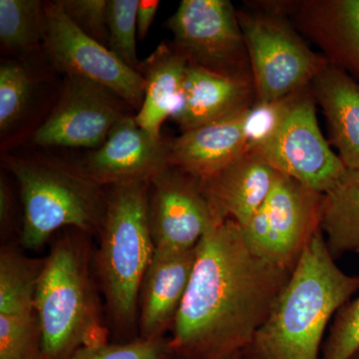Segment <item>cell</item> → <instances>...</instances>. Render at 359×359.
Wrapping results in <instances>:
<instances>
[{
    "mask_svg": "<svg viewBox=\"0 0 359 359\" xmlns=\"http://www.w3.org/2000/svg\"><path fill=\"white\" fill-rule=\"evenodd\" d=\"M290 273L252 254L236 222L212 228L196 245L192 276L172 327L174 356L243 355Z\"/></svg>",
    "mask_w": 359,
    "mask_h": 359,
    "instance_id": "6da1fadb",
    "label": "cell"
},
{
    "mask_svg": "<svg viewBox=\"0 0 359 359\" xmlns=\"http://www.w3.org/2000/svg\"><path fill=\"white\" fill-rule=\"evenodd\" d=\"M358 292L359 276L348 275L337 266L320 230L302 252L243 356L320 359L328 325Z\"/></svg>",
    "mask_w": 359,
    "mask_h": 359,
    "instance_id": "7a4b0ae2",
    "label": "cell"
},
{
    "mask_svg": "<svg viewBox=\"0 0 359 359\" xmlns=\"http://www.w3.org/2000/svg\"><path fill=\"white\" fill-rule=\"evenodd\" d=\"M85 244L66 236L44 259L35 308L45 359H67L81 347L106 341Z\"/></svg>",
    "mask_w": 359,
    "mask_h": 359,
    "instance_id": "3957f363",
    "label": "cell"
},
{
    "mask_svg": "<svg viewBox=\"0 0 359 359\" xmlns=\"http://www.w3.org/2000/svg\"><path fill=\"white\" fill-rule=\"evenodd\" d=\"M18 180L23 204L21 244L39 250L59 229L100 231L107 195L81 166L42 157L4 158Z\"/></svg>",
    "mask_w": 359,
    "mask_h": 359,
    "instance_id": "277c9868",
    "label": "cell"
},
{
    "mask_svg": "<svg viewBox=\"0 0 359 359\" xmlns=\"http://www.w3.org/2000/svg\"><path fill=\"white\" fill-rule=\"evenodd\" d=\"M149 188L150 182L110 187L99 231L97 269L111 318L121 328L136 321L142 282L154 255Z\"/></svg>",
    "mask_w": 359,
    "mask_h": 359,
    "instance_id": "5b68a950",
    "label": "cell"
},
{
    "mask_svg": "<svg viewBox=\"0 0 359 359\" xmlns=\"http://www.w3.org/2000/svg\"><path fill=\"white\" fill-rule=\"evenodd\" d=\"M252 149L278 173L323 195L346 171L321 134L309 86L276 103L273 121Z\"/></svg>",
    "mask_w": 359,
    "mask_h": 359,
    "instance_id": "8992f818",
    "label": "cell"
},
{
    "mask_svg": "<svg viewBox=\"0 0 359 359\" xmlns=\"http://www.w3.org/2000/svg\"><path fill=\"white\" fill-rule=\"evenodd\" d=\"M237 13L252 68L256 104L269 105L306 88L330 65L283 18L268 13Z\"/></svg>",
    "mask_w": 359,
    "mask_h": 359,
    "instance_id": "52a82bcc",
    "label": "cell"
},
{
    "mask_svg": "<svg viewBox=\"0 0 359 359\" xmlns=\"http://www.w3.org/2000/svg\"><path fill=\"white\" fill-rule=\"evenodd\" d=\"M323 196L276 172L268 198L242 228L250 252L292 271L304 250L320 231Z\"/></svg>",
    "mask_w": 359,
    "mask_h": 359,
    "instance_id": "ba28073f",
    "label": "cell"
},
{
    "mask_svg": "<svg viewBox=\"0 0 359 359\" xmlns=\"http://www.w3.org/2000/svg\"><path fill=\"white\" fill-rule=\"evenodd\" d=\"M167 27L189 65L254 81L238 13L228 0H183Z\"/></svg>",
    "mask_w": 359,
    "mask_h": 359,
    "instance_id": "9c48e42d",
    "label": "cell"
},
{
    "mask_svg": "<svg viewBox=\"0 0 359 359\" xmlns=\"http://www.w3.org/2000/svg\"><path fill=\"white\" fill-rule=\"evenodd\" d=\"M43 47L56 68L67 77L90 80L109 89L135 110H140L145 81L107 46L80 30L57 1H45Z\"/></svg>",
    "mask_w": 359,
    "mask_h": 359,
    "instance_id": "30bf717a",
    "label": "cell"
},
{
    "mask_svg": "<svg viewBox=\"0 0 359 359\" xmlns=\"http://www.w3.org/2000/svg\"><path fill=\"white\" fill-rule=\"evenodd\" d=\"M128 104L109 89L67 77L54 109L32 136L41 147H100L116 124L129 115Z\"/></svg>",
    "mask_w": 359,
    "mask_h": 359,
    "instance_id": "8fae6325",
    "label": "cell"
},
{
    "mask_svg": "<svg viewBox=\"0 0 359 359\" xmlns=\"http://www.w3.org/2000/svg\"><path fill=\"white\" fill-rule=\"evenodd\" d=\"M148 209L155 250L195 249L203 236L222 224L201 180L175 166L151 180Z\"/></svg>",
    "mask_w": 359,
    "mask_h": 359,
    "instance_id": "7c38bea8",
    "label": "cell"
},
{
    "mask_svg": "<svg viewBox=\"0 0 359 359\" xmlns=\"http://www.w3.org/2000/svg\"><path fill=\"white\" fill-rule=\"evenodd\" d=\"M172 139L153 136L135 116H125L102 145L85 158L81 166L99 185L151 182L170 165Z\"/></svg>",
    "mask_w": 359,
    "mask_h": 359,
    "instance_id": "4fadbf2b",
    "label": "cell"
},
{
    "mask_svg": "<svg viewBox=\"0 0 359 359\" xmlns=\"http://www.w3.org/2000/svg\"><path fill=\"white\" fill-rule=\"evenodd\" d=\"M252 107L172 139L170 165L205 181L233 164L252 149Z\"/></svg>",
    "mask_w": 359,
    "mask_h": 359,
    "instance_id": "5bb4252c",
    "label": "cell"
},
{
    "mask_svg": "<svg viewBox=\"0 0 359 359\" xmlns=\"http://www.w3.org/2000/svg\"><path fill=\"white\" fill-rule=\"evenodd\" d=\"M195 249L184 252L154 250L142 282L138 301L140 337H164L173 327L195 264Z\"/></svg>",
    "mask_w": 359,
    "mask_h": 359,
    "instance_id": "9a60e30c",
    "label": "cell"
},
{
    "mask_svg": "<svg viewBox=\"0 0 359 359\" xmlns=\"http://www.w3.org/2000/svg\"><path fill=\"white\" fill-rule=\"evenodd\" d=\"M254 98L257 100L254 81L189 65L181 100L171 118L184 133L250 109L256 104Z\"/></svg>",
    "mask_w": 359,
    "mask_h": 359,
    "instance_id": "2e32d148",
    "label": "cell"
},
{
    "mask_svg": "<svg viewBox=\"0 0 359 359\" xmlns=\"http://www.w3.org/2000/svg\"><path fill=\"white\" fill-rule=\"evenodd\" d=\"M276 171L254 149L202 182L203 189L221 223L231 219L241 228L249 223L268 198Z\"/></svg>",
    "mask_w": 359,
    "mask_h": 359,
    "instance_id": "e0dca14e",
    "label": "cell"
},
{
    "mask_svg": "<svg viewBox=\"0 0 359 359\" xmlns=\"http://www.w3.org/2000/svg\"><path fill=\"white\" fill-rule=\"evenodd\" d=\"M323 108L330 141L346 169H359V83L342 68L330 65L311 84Z\"/></svg>",
    "mask_w": 359,
    "mask_h": 359,
    "instance_id": "ac0fdd59",
    "label": "cell"
},
{
    "mask_svg": "<svg viewBox=\"0 0 359 359\" xmlns=\"http://www.w3.org/2000/svg\"><path fill=\"white\" fill-rule=\"evenodd\" d=\"M188 65L173 45L167 43H161L141 62L138 72L145 81V90L143 103L135 117L153 136H162L163 124L178 108Z\"/></svg>",
    "mask_w": 359,
    "mask_h": 359,
    "instance_id": "d6986e66",
    "label": "cell"
},
{
    "mask_svg": "<svg viewBox=\"0 0 359 359\" xmlns=\"http://www.w3.org/2000/svg\"><path fill=\"white\" fill-rule=\"evenodd\" d=\"M304 18L330 65L359 80V0L306 4Z\"/></svg>",
    "mask_w": 359,
    "mask_h": 359,
    "instance_id": "ffe728a7",
    "label": "cell"
},
{
    "mask_svg": "<svg viewBox=\"0 0 359 359\" xmlns=\"http://www.w3.org/2000/svg\"><path fill=\"white\" fill-rule=\"evenodd\" d=\"M320 230L334 259L351 252L359 256V169H346L323 194Z\"/></svg>",
    "mask_w": 359,
    "mask_h": 359,
    "instance_id": "44dd1931",
    "label": "cell"
},
{
    "mask_svg": "<svg viewBox=\"0 0 359 359\" xmlns=\"http://www.w3.org/2000/svg\"><path fill=\"white\" fill-rule=\"evenodd\" d=\"M45 2L0 0V43L6 51L26 55L43 45Z\"/></svg>",
    "mask_w": 359,
    "mask_h": 359,
    "instance_id": "7402d4cb",
    "label": "cell"
},
{
    "mask_svg": "<svg viewBox=\"0 0 359 359\" xmlns=\"http://www.w3.org/2000/svg\"><path fill=\"white\" fill-rule=\"evenodd\" d=\"M34 77L20 61L0 67V132L2 138L25 117L34 93Z\"/></svg>",
    "mask_w": 359,
    "mask_h": 359,
    "instance_id": "603a6c76",
    "label": "cell"
},
{
    "mask_svg": "<svg viewBox=\"0 0 359 359\" xmlns=\"http://www.w3.org/2000/svg\"><path fill=\"white\" fill-rule=\"evenodd\" d=\"M139 0H108V48L131 69L138 71L137 8Z\"/></svg>",
    "mask_w": 359,
    "mask_h": 359,
    "instance_id": "cb8c5ba5",
    "label": "cell"
},
{
    "mask_svg": "<svg viewBox=\"0 0 359 359\" xmlns=\"http://www.w3.org/2000/svg\"><path fill=\"white\" fill-rule=\"evenodd\" d=\"M170 339H145L139 337L125 344L107 341L89 344L78 349L67 359H172Z\"/></svg>",
    "mask_w": 359,
    "mask_h": 359,
    "instance_id": "d4e9b609",
    "label": "cell"
},
{
    "mask_svg": "<svg viewBox=\"0 0 359 359\" xmlns=\"http://www.w3.org/2000/svg\"><path fill=\"white\" fill-rule=\"evenodd\" d=\"M359 351V294L335 314L320 359H351Z\"/></svg>",
    "mask_w": 359,
    "mask_h": 359,
    "instance_id": "484cf974",
    "label": "cell"
},
{
    "mask_svg": "<svg viewBox=\"0 0 359 359\" xmlns=\"http://www.w3.org/2000/svg\"><path fill=\"white\" fill-rule=\"evenodd\" d=\"M57 2L80 30L108 47V0H57Z\"/></svg>",
    "mask_w": 359,
    "mask_h": 359,
    "instance_id": "4316f807",
    "label": "cell"
},
{
    "mask_svg": "<svg viewBox=\"0 0 359 359\" xmlns=\"http://www.w3.org/2000/svg\"><path fill=\"white\" fill-rule=\"evenodd\" d=\"M159 6L160 1L158 0H139L137 8V32L139 39L144 40L148 36Z\"/></svg>",
    "mask_w": 359,
    "mask_h": 359,
    "instance_id": "83f0119b",
    "label": "cell"
},
{
    "mask_svg": "<svg viewBox=\"0 0 359 359\" xmlns=\"http://www.w3.org/2000/svg\"><path fill=\"white\" fill-rule=\"evenodd\" d=\"M13 215V196H11L9 187L7 185L6 179L1 177L0 180V223L1 229H7L11 224Z\"/></svg>",
    "mask_w": 359,
    "mask_h": 359,
    "instance_id": "f1b7e54d",
    "label": "cell"
},
{
    "mask_svg": "<svg viewBox=\"0 0 359 359\" xmlns=\"http://www.w3.org/2000/svg\"><path fill=\"white\" fill-rule=\"evenodd\" d=\"M351 359H359V351H358V353H356L355 354H354V355L353 356V358H351Z\"/></svg>",
    "mask_w": 359,
    "mask_h": 359,
    "instance_id": "f546056e",
    "label": "cell"
},
{
    "mask_svg": "<svg viewBox=\"0 0 359 359\" xmlns=\"http://www.w3.org/2000/svg\"><path fill=\"white\" fill-rule=\"evenodd\" d=\"M243 355H238V356H233V358H224V359H242Z\"/></svg>",
    "mask_w": 359,
    "mask_h": 359,
    "instance_id": "4dcf8cb0",
    "label": "cell"
}]
</instances>
